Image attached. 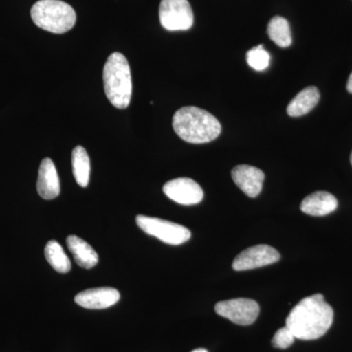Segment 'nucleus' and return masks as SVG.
<instances>
[{"instance_id":"20e7f679","label":"nucleus","mask_w":352,"mask_h":352,"mask_svg":"<svg viewBox=\"0 0 352 352\" xmlns=\"http://www.w3.org/2000/svg\"><path fill=\"white\" fill-rule=\"evenodd\" d=\"M31 16L38 28L53 34L69 32L76 21L73 7L61 0H39L32 6Z\"/></svg>"},{"instance_id":"0eeeda50","label":"nucleus","mask_w":352,"mask_h":352,"mask_svg":"<svg viewBox=\"0 0 352 352\" xmlns=\"http://www.w3.org/2000/svg\"><path fill=\"white\" fill-rule=\"evenodd\" d=\"M215 312L237 325L248 326L254 323L259 315V305L251 298H234L217 302Z\"/></svg>"},{"instance_id":"9b49d317","label":"nucleus","mask_w":352,"mask_h":352,"mask_svg":"<svg viewBox=\"0 0 352 352\" xmlns=\"http://www.w3.org/2000/svg\"><path fill=\"white\" fill-rule=\"evenodd\" d=\"M120 298L118 289L102 287L80 292L76 296L75 302L87 309H106L119 302Z\"/></svg>"},{"instance_id":"412c9836","label":"nucleus","mask_w":352,"mask_h":352,"mask_svg":"<svg viewBox=\"0 0 352 352\" xmlns=\"http://www.w3.org/2000/svg\"><path fill=\"white\" fill-rule=\"evenodd\" d=\"M346 89L349 94H352V73L351 74V76H349V80H347Z\"/></svg>"},{"instance_id":"f8f14e48","label":"nucleus","mask_w":352,"mask_h":352,"mask_svg":"<svg viewBox=\"0 0 352 352\" xmlns=\"http://www.w3.org/2000/svg\"><path fill=\"white\" fill-rule=\"evenodd\" d=\"M36 189L39 196L44 200H53L57 198L61 191L56 166L50 157L43 159L39 166Z\"/></svg>"},{"instance_id":"2eb2a0df","label":"nucleus","mask_w":352,"mask_h":352,"mask_svg":"<svg viewBox=\"0 0 352 352\" xmlns=\"http://www.w3.org/2000/svg\"><path fill=\"white\" fill-rule=\"evenodd\" d=\"M320 99L318 88L308 87L296 95L287 108L289 117L296 118L307 115L314 110Z\"/></svg>"},{"instance_id":"dca6fc26","label":"nucleus","mask_w":352,"mask_h":352,"mask_svg":"<svg viewBox=\"0 0 352 352\" xmlns=\"http://www.w3.org/2000/svg\"><path fill=\"white\" fill-rule=\"evenodd\" d=\"M72 166L76 183L80 187H87L90 177V160L87 150L82 146H76L72 153Z\"/></svg>"},{"instance_id":"6ab92c4d","label":"nucleus","mask_w":352,"mask_h":352,"mask_svg":"<svg viewBox=\"0 0 352 352\" xmlns=\"http://www.w3.org/2000/svg\"><path fill=\"white\" fill-rule=\"evenodd\" d=\"M247 62L251 68L256 71H263L270 66V55L263 48V45H258L248 51Z\"/></svg>"},{"instance_id":"9d476101","label":"nucleus","mask_w":352,"mask_h":352,"mask_svg":"<svg viewBox=\"0 0 352 352\" xmlns=\"http://www.w3.org/2000/svg\"><path fill=\"white\" fill-rule=\"evenodd\" d=\"M264 178L263 171L249 166V164H240L235 166L232 170V179L234 183L247 195L251 198H256L263 190Z\"/></svg>"},{"instance_id":"ddd939ff","label":"nucleus","mask_w":352,"mask_h":352,"mask_svg":"<svg viewBox=\"0 0 352 352\" xmlns=\"http://www.w3.org/2000/svg\"><path fill=\"white\" fill-rule=\"evenodd\" d=\"M338 208L336 197L325 191L315 192L303 199L300 210L312 217H324L332 214Z\"/></svg>"},{"instance_id":"5701e85b","label":"nucleus","mask_w":352,"mask_h":352,"mask_svg":"<svg viewBox=\"0 0 352 352\" xmlns=\"http://www.w3.org/2000/svg\"><path fill=\"white\" fill-rule=\"evenodd\" d=\"M351 163L352 164V152H351Z\"/></svg>"},{"instance_id":"423d86ee","label":"nucleus","mask_w":352,"mask_h":352,"mask_svg":"<svg viewBox=\"0 0 352 352\" xmlns=\"http://www.w3.org/2000/svg\"><path fill=\"white\" fill-rule=\"evenodd\" d=\"M160 22L168 31H187L194 24V14L188 0H162Z\"/></svg>"},{"instance_id":"f257e3e1","label":"nucleus","mask_w":352,"mask_h":352,"mask_svg":"<svg viewBox=\"0 0 352 352\" xmlns=\"http://www.w3.org/2000/svg\"><path fill=\"white\" fill-rule=\"evenodd\" d=\"M333 310L324 296L316 294L300 300L289 312L286 326L296 339L317 340L323 337L332 326Z\"/></svg>"},{"instance_id":"4be33fe9","label":"nucleus","mask_w":352,"mask_h":352,"mask_svg":"<svg viewBox=\"0 0 352 352\" xmlns=\"http://www.w3.org/2000/svg\"><path fill=\"white\" fill-rule=\"evenodd\" d=\"M192 352H208L207 349H197L195 351H193Z\"/></svg>"},{"instance_id":"f3484780","label":"nucleus","mask_w":352,"mask_h":352,"mask_svg":"<svg viewBox=\"0 0 352 352\" xmlns=\"http://www.w3.org/2000/svg\"><path fill=\"white\" fill-rule=\"evenodd\" d=\"M46 261L53 270L59 273H68L72 270V263L62 245L57 241H50L44 249Z\"/></svg>"},{"instance_id":"4468645a","label":"nucleus","mask_w":352,"mask_h":352,"mask_svg":"<svg viewBox=\"0 0 352 352\" xmlns=\"http://www.w3.org/2000/svg\"><path fill=\"white\" fill-rule=\"evenodd\" d=\"M67 247L73 254L76 263L85 270L94 267L99 261V256L94 248L82 238L69 235L67 238Z\"/></svg>"},{"instance_id":"1a4fd4ad","label":"nucleus","mask_w":352,"mask_h":352,"mask_svg":"<svg viewBox=\"0 0 352 352\" xmlns=\"http://www.w3.org/2000/svg\"><path fill=\"white\" fill-rule=\"evenodd\" d=\"M163 191L170 200L180 205H197L204 199L203 189L191 178L182 177L170 180L164 185Z\"/></svg>"},{"instance_id":"7ed1b4c3","label":"nucleus","mask_w":352,"mask_h":352,"mask_svg":"<svg viewBox=\"0 0 352 352\" xmlns=\"http://www.w3.org/2000/svg\"><path fill=\"white\" fill-rule=\"evenodd\" d=\"M104 89L113 107L126 109L132 96V78L129 61L122 53L111 54L103 69Z\"/></svg>"},{"instance_id":"6e6552de","label":"nucleus","mask_w":352,"mask_h":352,"mask_svg":"<svg viewBox=\"0 0 352 352\" xmlns=\"http://www.w3.org/2000/svg\"><path fill=\"white\" fill-rule=\"evenodd\" d=\"M281 256L274 248L268 245H258L240 252L232 263L236 271L256 270L270 265L280 261Z\"/></svg>"},{"instance_id":"a211bd4d","label":"nucleus","mask_w":352,"mask_h":352,"mask_svg":"<svg viewBox=\"0 0 352 352\" xmlns=\"http://www.w3.org/2000/svg\"><path fill=\"white\" fill-rule=\"evenodd\" d=\"M267 34L271 41L280 47H289L292 44L291 29L288 21L276 16L270 20L267 27Z\"/></svg>"},{"instance_id":"f03ea898","label":"nucleus","mask_w":352,"mask_h":352,"mask_svg":"<svg viewBox=\"0 0 352 352\" xmlns=\"http://www.w3.org/2000/svg\"><path fill=\"white\" fill-rule=\"evenodd\" d=\"M173 129L182 140L192 144H203L214 141L221 133L219 120L198 107H183L173 116Z\"/></svg>"},{"instance_id":"39448f33","label":"nucleus","mask_w":352,"mask_h":352,"mask_svg":"<svg viewBox=\"0 0 352 352\" xmlns=\"http://www.w3.org/2000/svg\"><path fill=\"white\" fill-rule=\"evenodd\" d=\"M136 223L146 234L157 238L166 244L182 245L191 238V232L188 228L168 220L138 215Z\"/></svg>"},{"instance_id":"aec40b11","label":"nucleus","mask_w":352,"mask_h":352,"mask_svg":"<svg viewBox=\"0 0 352 352\" xmlns=\"http://www.w3.org/2000/svg\"><path fill=\"white\" fill-rule=\"evenodd\" d=\"M296 337L287 326L280 328L272 339L273 346L276 349H286L294 344Z\"/></svg>"}]
</instances>
